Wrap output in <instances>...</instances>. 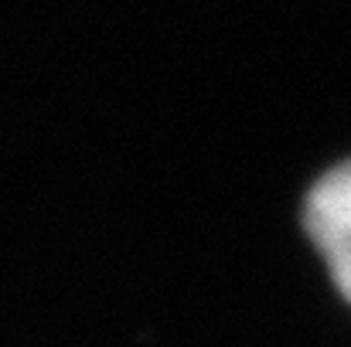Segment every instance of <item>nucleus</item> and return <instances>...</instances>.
Here are the masks:
<instances>
[{
	"label": "nucleus",
	"mask_w": 351,
	"mask_h": 347,
	"mask_svg": "<svg viewBox=\"0 0 351 347\" xmlns=\"http://www.w3.org/2000/svg\"><path fill=\"white\" fill-rule=\"evenodd\" d=\"M304 229L328 262L338 293L351 303V160L321 174L304 201Z\"/></svg>",
	"instance_id": "1"
}]
</instances>
